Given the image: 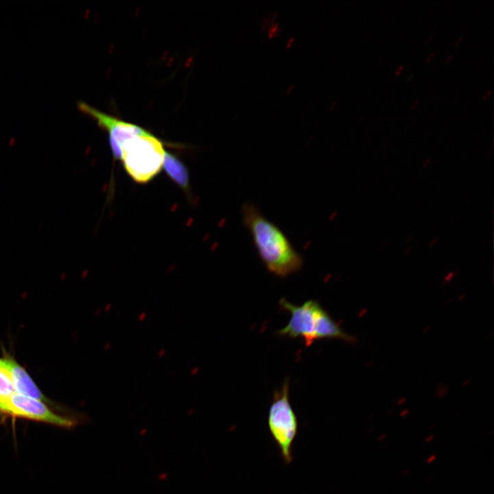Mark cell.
Here are the masks:
<instances>
[{"label":"cell","instance_id":"obj_11","mask_svg":"<svg viewBox=\"0 0 494 494\" xmlns=\"http://www.w3.org/2000/svg\"><path fill=\"white\" fill-rule=\"evenodd\" d=\"M403 68H404L403 64L399 65L395 71V75H399L401 72V71L403 70Z\"/></svg>","mask_w":494,"mask_h":494},{"label":"cell","instance_id":"obj_10","mask_svg":"<svg viewBox=\"0 0 494 494\" xmlns=\"http://www.w3.org/2000/svg\"><path fill=\"white\" fill-rule=\"evenodd\" d=\"M436 459V456L432 454V455L430 456L427 458V463H432V462H433Z\"/></svg>","mask_w":494,"mask_h":494},{"label":"cell","instance_id":"obj_5","mask_svg":"<svg viewBox=\"0 0 494 494\" xmlns=\"http://www.w3.org/2000/svg\"><path fill=\"white\" fill-rule=\"evenodd\" d=\"M0 412L16 417H23L70 427L75 422L51 411L42 401L14 392L0 399Z\"/></svg>","mask_w":494,"mask_h":494},{"label":"cell","instance_id":"obj_13","mask_svg":"<svg viewBox=\"0 0 494 494\" xmlns=\"http://www.w3.org/2000/svg\"><path fill=\"white\" fill-rule=\"evenodd\" d=\"M491 89H489L483 94L481 99L482 100H485L489 97V95L491 94Z\"/></svg>","mask_w":494,"mask_h":494},{"label":"cell","instance_id":"obj_6","mask_svg":"<svg viewBox=\"0 0 494 494\" xmlns=\"http://www.w3.org/2000/svg\"><path fill=\"white\" fill-rule=\"evenodd\" d=\"M78 108L95 119L99 126L109 133V141L114 157L121 159V145L128 139L146 132L143 128L108 115L84 103H78Z\"/></svg>","mask_w":494,"mask_h":494},{"label":"cell","instance_id":"obj_19","mask_svg":"<svg viewBox=\"0 0 494 494\" xmlns=\"http://www.w3.org/2000/svg\"><path fill=\"white\" fill-rule=\"evenodd\" d=\"M386 438V434H383L378 437L379 440H382Z\"/></svg>","mask_w":494,"mask_h":494},{"label":"cell","instance_id":"obj_15","mask_svg":"<svg viewBox=\"0 0 494 494\" xmlns=\"http://www.w3.org/2000/svg\"><path fill=\"white\" fill-rule=\"evenodd\" d=\"M419 99H416L412 102V104H411L410 108H412V109L414 108L415 106L419 104Z\"/></svg>","mask_w":494,"mask_h":494},{"label":"cell","instance_id":"obj_3","mask_svg":"<svg viewBox=\"0 0 494 494\" xmlns=\"http://www.w3.org/2000/svg\"><path fill=\"white\" fill-rule=\"evenodd\" d=\"M121 150L124 167L137 183L152 180L163 167L165 153L163 143L147 130L126 141Z\"/></svg>","mask_w":494,"mask_h":494},{"label":"cell","instance_id":"obj_8","mask_svg":"<svg viewBox=\"0 0 494 494\" xmlns=\"http://www.w3.org/2000/svg\"><path fill=\"white\" fill-rule=\"evenodd\" d=\"M167 175L185 190L189 189V174L187 167L174 155L165 151L163 167Z\"/></svg>","mask_w":494,"mask_h":494},{"label":"cell","instance_id":"obj_4","mask_svg":"<svg viewBox=\"0 0 494 494\" xmlns=\"http://www.w3.org/2000/svg\"><path fill=\"white\" fill-rule=\"evenodd\" d=\"M289 391V379H286L281 388L274 392L268 416L270 434L285 464H290L293 460L292 446L298 430V421L290 403Z\"/></svg>","mask_w":494,"mask_h":494},{"label":"cell","instance_id":"obj_1","mask_svg":"<svg viewBox=\"0 0 494 494\" xmlns=\"http://www.w3.org/2000/svg\"><path fill=\"white\" fill-rule=\"evenodd\" d=\"M241 215L242 224L252 237L258 256L270 273L285 278L301 270L303 256L284 232L268 219L256 204L244 203Z\"/></svg>","mask_w":494,"mask_h":494},{"label":"cell","instance_id":"obj_18","mask_svg":"<svg viewBox=\"0 0 494 494\" xmlns=\"http://www.w3.org/2000/svg\"><path fill=\"white\" fill-rule=\"evenodd\" d=\"M434 438V436L432 434L429 435L427 437L425 438V443H430L432 439Z\"/></svg>","mask_w":494,"mask_h":494},{"label":"cell","instance_id":"obj_14","mask_svg":"<svg viewBox=\"0 0 494 494\" xmlns=\"http://www.w3.org/2000/svg\"><path fill=\"white\" fill-rule=\"evenodd\" d=\"M435 53H436L435 51H432L428 55V56L427 57V58H426V60H425V62H430V60L434 56Z\"/></svg>","mask_w":494,"mask_h":494},{"label":"cell","instance_id":"obj_9","mask_svg":"<svg viewBox=\"0 0 494 494\" xmlns=\"http://www.w3.org/2000/svg\"><path fill=\"white\" fill-rule=\"evenodd\" d=\"M15 392L9 372L0 363V399Z\"/></svg>","mask_w":494,"mask_h":494},{"label":"cell","instance_id":"obj_12","mask_svg":"<svg viewBox=\"0 0 494 494\" xmlns=\"http://www.w3.org/2000/svg\"><path fill=\"white\" fill-rule=\"evenodd\" d=\"M453 57H454V54L452 52L449 54V55L447 56V57L446 58V59L445 60V63L448 64L452 60Z\"/></svg>","mask_w":494,"mask_h":494},{"label":"cell","instance_id":"obj_20","mask_svg":"<svg viewBox=\"0 0 494 494\" xmlns=\"http://www.w3.org/2000/svg\"><path fill=\"white\" fill-rule=\"evenodd\" d=\"M413 75H414V73L410 74L409 75L408 78L406 79V80H408Z\"/></svg>","mask_w":494,"mask_h":494},{"label":"cell","instance_id":"obj_16","mask_svg":"<svg viewBox=\"0 0 494 494\" xmlns=\"http://www.w3.org/2000/svg\"><path fill=\"white\" fill-rule=\"evenodd\" d=\"M462 39H463V36L462 35L460 36L458 38L457 40L455 42L454 45L458 46V44L462 41Z\"/></svg>","mask_w":494,"mask_h":494},{"label":"cell","instance_id":"obj_2","mask_svg":"<svg viewBox=\"0 0 494 494\" xmlns=\"http://www.w3.org/2000/svg\"><path fill=\"white\" fill-rule=\"evenodd\" d=\"M279 305L291 316L287 325L277 332L279 336L301 338L306 346L325 338L340 339L350 343L355 341V338L345 332L318 301L309 300L301 305H295L281 298Z\"/></svg>","mask_w":494,"mask_h":494},{"label":"cell","instance_id":"obj_7","mask_svg":"<svg viewBox=\"0 0 494 494\" xmlns=\"http://www.w3.org/2000/svg\"><path fill=\"white\" fill-rule=\"evenodd\" d=\"M0 363L9 372L15 392L46 401L45 396L27 373L14 360L3 358L0 359Z\"/></svg>","mask_w":494,"mask_h":494},{"label":"cell","instance_id":"obj_17","mask_svg":"<svg viewBox=\"0 0 494 494\" xmlns=\"http://www.w3.org/2000/svg\"><path fill=\"white\" fill-rule=\"evenodd\" d=\"M433 36H434V34L432 33V34L429 36V37L427 38V40H426V41H425V45H427L429 44V43L430 42V40L433 38Z\"/></svg>","mask_w":494,"mask_h":494}]
</instances>
